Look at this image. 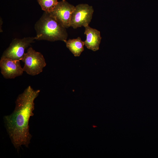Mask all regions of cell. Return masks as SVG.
Masks as SVG:
<instances>
[{
  "label": "cell",
  "instance_id": "30bf717a",
  "mask_svg": "<svg viewBox=\"0 0 158 158\" xmlns=\"http://www.w3.org/2000/svg\"><path fill=\"white\" fill-rule=\"evenodd\" d=\"M42 9L44 12L50 13L58 3V0H37Z\"/></svg>",
  "mask_w": 158,
  "mask_h": 158
},
{
  "label": "cell",
  "instance_id": "8992f818",
  "mask_svg": "<svg viewBox=\"0 0 158 158\" xmlns=\"http://www.w3.org/2000/svg\"><path fill=\"white\" fill-rule=\"evenodd\" d=\"M75 6L65 1L59 2L50 13L66 28L70 26L71 16Z\"/></svg>",
  "mask_w": 158,
  "mask_h": 158
},
{
  "label": "cell",
  "instance_id": "8fae6325",
  "mask_svg": "<svg viewBox=\"0 0 158 158\" xmlns=\"http://www.w3.org/2000/svg\"><path fill=\"white\" fill-rule=\"evenodd\" d=\"M66 0H62L63 1H65Z\"/></svg>",
  "mask_w": 158,
  "mask_h": 158
},
{
  "label": "cell",
  "instance_id": "ba28073f",
  "mask_svg": "<svg viewBox=\"0 0 158 158\" xmlns=\"http://www.w3.org/2000/svg\"><path fill=\"white\" fill-rule=\"evenodd\" d=\"M84 34L86 40L84 42L85 45L88 49L93 51L99 50L102 37L99 31L88 25L85 27Z\"/></svg>",
  "mask_w": 158,
  "mask_h": 158
},
{
  "label": "cell",
  "instance_id": "52a82bcc",
  "mask_svg": "<svg viewBox=\"0 0 158 158\" xmlns=\"http://www.w3.org/2000/svg\"><path fill=\"white\" fill-rule=\"evenodd\" d=\"M0 68L1 74L7 79H13L20 76L24 71L20 61L8 58H1Z\"/></svg>",
  "mask_w": 158,
  "mask_h": 158
},
{
  "label": "cell",
  "instance_id": "9c48e42d",
  "mask_svg": "<svg viewBox=\"0 0 158 158\" xmlns=\"http://www.w3.org/2000/svg\"><path fill=\"white\" fill-rule=\"evenodd\" d=\"M64 42L66 47L75 56H80L84 50V42L80 37L76 39H69Z\"/></svg>",
  "mask_w": 158,
  "mask_h": 158
},
{
  "label": "cell",
  "instance_id": "6da1fadb",
  "mask_svg": "<svg viewBox=\"0 0 158 158\" xmlns=\"http://www.w3.org/2000/svg\"><path fill=\"white\" fill-rule=\"evenodd\" d=\"M40 92L29 86L18 96L13 113L4 117L11 141L18 150L22 145L28 147L30 142L32 136L29 131V122L30 117L34 115V101Z\"/></svg>",
  "mask_w": 158,
  "mask_h": 158
},
{
  "label": "cell",
  "instance_id": "5b68a950",
  "mask_svg": "<svg viewBox=\"0 0 158 158\" xmlns=\"http://www.w3.org/2000/svg\"><path fill=\"white\" fill-rule=\"evenodd\" d=\"M93 7L87 4H80L75 6L72 13L70 26L74 29L89 25L94 12Z\"/></svg>",
  "mask_w": 158,
  "mask_h": 158
},
{
  "label": "cell",
  "instance_id": "7a4b0ae2",
  "mask_svg": "<svg viewBox=\"0 0 158 158\" xmlns=\"http://www.w3.org/2000/svg\"><path fill=\"white\" fill-rule=\"evenodd\" d=\"M35 40L51 42L67 40L68 33L63 27L50 13L44 12L35 25Z\"/></svg>",
  "mask_w": 158,
  "mask_h": 158
},
{
  "label": "cell",
  "instance_id": "3957f363",
  "mask_svg": "<svg viewBox=\"0 0 158 158\" xmlns=\"http://www.w3.org/2000/svg\"><path fill=\"white\" fill-rule=\"evenodd\" d=\"M22 61L24 63V71L31 75H35L42 71L46 63L42 54L36 51L31 47L25 53Z\"/></svg>",
  "mask_w": 158,
  "mask_h": 158
},
{
  "label": "cell",
  "instance_id": "277c9868",
  "mask_svg": "<svg viewBox=\"0 0 158 158\" xmlns=\"http://www.w3.org/2000/svg\"><path fill=\"white\" fill-rule=\"evenodd\" d=\"M35 40V37L14 39L9 47L4 51L1 58H8L22 61L25 49L31 43L34 42Z\"/></svg>",
  "mask_w": 158,
  "mask_h": 158
}]
</instances>
